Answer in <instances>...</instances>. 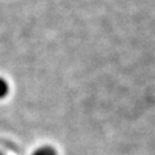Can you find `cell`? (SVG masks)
<instances>
[{"label": "cell", "mask_w": 155, "mask_h": 155, "mask_svg": "<svg viewBox=\"0 0 155 155\" xmlns=\"http://www.w3.org/2000/svg\"><path fill=\"white\" fill-rule=\"evenodd\" d=\"M32 155H58L56 154L55 150L53 147H50V146H44V147H40L36 150Z\"/></svg>", "instance_id": "cell-1"}, {"label": "cell", "mask_w": 155, "mask_h": 155, "mask_svg": "<svg viewBox=\"0 0 155 155\" xmlns=\"http://www.w3.org/2000/svg\"><path fill=\"white\" fill-rule=\"evenodd\" d=\"M8 91H9V85L7 83V81L0 77V99H4L8 94Z\"/></svg>", "instance_id": "cell-2"}]
</instances>
